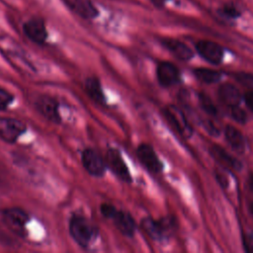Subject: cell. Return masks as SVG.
<instances>
[{"instance_id": "cell-22", "label": "cell", "mask_w": 253, "mask_h": 253, "mask_svg": "<svg viewBox=\"0 0 253 253\" xmlns=\"http://www.w3.org/2000/svg\"><path fill=\"white\" fill-rule=\"evenodd\" d=\"M219 13L228 19H236L241 15L240 10L233 4L222 5L219 9Z\"/></svg>"}, {"instance_id": "cell-20", "label": "cell", "mask_w": 253, "mask_h": 253, "mask_svg": "<svg viewBox=\"0 0 253 253\" xmlns=\"http://www.w3.org/2000/svg\"><path fill=\"white\" fill-rule=\"evenodd\" d=\"M194 74L199 80H201L205 83L216 82L221 77V74L218 71L210 69V68H204V67L194 69Z\"/></svg>"}, {"instance_id": "cell-31", "label": "cell", "mask_w": 253, "mask_h": 253, "mask_svg": "<svg viewBox=\"0 0 253 253\" xmlns=\"http://www.w3.org/2000/svg\"><path fill=\"white\" fill-rule=\"evenodd\" d=\"M249 188L253 192V175H251L249 178Z\"/></svg>"}, {"instance_id": "cell-4", "label": "cell", "mask_w": 253, "mask_h": 253, "mask_svg": "<svg viewBox=\"0 0 253 253\" xmlns=\"http://www.w3.org/2000/svg\"><path fill=\"white\" fill-rule=\"evenodd\" d=\"M82 165L85 170L94 177H101L106 171L105 159L93 148H86L81 156Z\"/></svg>"}, {"instance_id": "cell-5", "label": "cell", "mask_w": 253, "mask_h": 253, "mask_svg": "<svg viewBox=\"0 0 253 253\" xmlns=\"http://www.w3.org/2000/svg\"><path fill=\"white\" fill-rule=\"evenodd\" d=\"M165 117L167 118L168 122L174 126V128L183 136L189 137L191 136L193 129L191 125L188 123L187 118L185 117L184 113L177 108L176 106L169 105L164 110Z\"/></svg>"}, {"instance_id": "cell-26", "label": "cell", "mask_w": 253, "mask_h": 253, "mask_svg": "<svg viewBox=\"0 0 253 253\" xmlns=\"http://www.w3.org/2000/svg\"><path fill=\"white\" fill-rule=\"evenodd\" d=\"M117 209L110 204H102L100 207V211L102 213L103 216H105L106 218H112L113 215L115 214Z\"/></svg>"}, {"instance_id": "cell-32", "label": "cell", "mask_w": 253, "mask_h": 253, "mask_svg": "<svg viewBox=\"0 0 253 253\" xmlns=\"http://www.w3.org/2000/svg\"><path fill=\"white\" fill-rule=\"evenodd\" d=\"M250 211H251V213H252V215H253V203H252L251 206H250Z\"/></svg>"}, {"instance_id": "cell-18", "label": "cell", "mask_w": 253, "mask_h": 253, "mask_svg": "<svg viewBox=\"0 0 253 253\" xmlns=\"http://www.w3.org/2000/svg\"><path fill=\"white\" fill-rule=\"evenodd\" d=\"M225 138L230 144V146L237 150L242 151L245 148V139L239 129L232 126H227L225 127Z\"/></svg>"}, {"instance_id": "cell-25", "label": "cell", "mask_w": 253, "mask_h": 253, "mask_svg": "<svg viewBox=\"0 0 253 253\" xmlns=\"http://www.w3.org/2000/svg\"><path fill=\"white\" fill-rule=\"evenodd\" d=\"M236 79L237 81H239L242 85L253 89V74L251 73H244V72H240L236 75Z\"/></svg>"}, {"instance_id": "cell-23", "label": "cell", "mask_w": 253, "mask_h": 253, "mask_svg": "<svg viewBox=\"0 0 253 253\" xmlns=\"http://www.w3.org/2000/svg\"><path fill=\"white\" fill-rule=\"evenodd\" d=\"M14 100V95L11 94L4 88L0 87V110H5L8 106L12 104Z\"/></svg>"}, {"instance_id": "cell-15", "label": "cell", "mask_w": 253, "mask_h": 253, "mask_svg": "<svg viewBox=\"0 0 253 253\" xmlns=\"http://www.w3.org/2000/svg\"><path fill=\"white\" fill-rule=\"evenodd\" d=\"M143 230L153 239L161 240L165 236V230L167 228L166 222L163 220H155L150 217H145L141 221Z\"/></svg>"}, {"instance_id": "cell-17", "label": "cell", "mask_w": 253, "mask_h": 253, "mask_svg": "<svg viewBox=\"0 0 253 253\" xmlns=\"http://www.w3.org/2000/svg\"><path fill=\"white\" fill-rule=\"evenodd\" d=\"M72 9L81 17L85 19H93L98 15L96 7L87 0H73L69 4Z\"/></svg>"}, {"instance_id": "cell-27", "label": "cell", "mask_w": 253, "mask_h": 253, "mask_svg": "<svg viewBox=\"0 0 253 253\" xmlns=\"http://www.w3.org/2000/svg\"><path fill=\"white\" fill-rule=\"evenodd\" d=\"M215 178L217 180V182L219 183V185L223 188H226L227 185H228V181H227V178L224 174H222L221 172H215Z\"/></svg>"}, {"instance_id": "cell-21", "label": "cell", "mask_w": 253, "mask_h": 253, "mask_svg": "<svg viewBox=\"0 0 253 253\" xmlns=\"http://www.w3.org/2000/svg\"><path fill=\"white\" fill-rule=\"evenodd\" d=\"M199 100L201 103L202 108L205 110V112H207L208 114L211 115V116H215L217 114V109L214 106V104L212 103L211 99L205 93H200L199 95Z\"/></svg>"}, {"instance_id": "cell-28", "label": "cell", "mask_w": 253, "mask_h": 253, "mask_svg": "<svg viewBox=\"0 0 253 253\" xmlns=\"http://www.w3.org/2000/svg\"><path fill=\"white\" fill-rule=\"evenodd\" d=\"M244 100H245V104L246 106L253 111V90L248 91L247 93H245L244 95Z\"/></svg>"}, {"instance_id": "cell-10", "label": "cell", "mask_w": 253, "mask_h": 253, "mask_svg": "<svg viewBox=\"0 0 253 253\" xmlns=\"http://www.w3.org/2000/svg\"><path fill=\"white\" fill-rule=\"evenodd\" d=\"M25 35L34 42L42 44L47 39V30L44 23L39 19L29 20L23 27Z\"/></svg>"}, {"instance_id": "cell-6", "label": "cell", "mask_w": 253, "mask_h": 253, "mask_svg": "<svg viewBox=\"0 0 253 253\" xmlns=\"http://www.w3.org/2000/svg\"><path fill=\"white\" fill-rule=\"evenodd\" d=\"M2 217L5 223L14 231L21 233L29 221L28 213L18 207L7 208L2 211Z\"/></svg>"}, {"instance_id": "cell-11", "label": "cell", "mask_w": 253, "mask_h": 253, "mask_svg": "<svg viewBox=\"0 0 253 253\" xmlns=\"http://www.w3.org/2000/svg\"><path fill=\"white\" fill-rule=\"evenodd\" d=\"M156 75L159 83L164 87H170L179 81L180 73L178 68L170 62H161L157 66Z\"/></svg>"}, {"instance_id": "cell-12", "label": "cell", "mask_w": 253, "mask_h": 253, "mask_svg": "<svg viewBox=\"0 0 253 253\" xmlns=\"http://www.w3.org/2000/svg\"><path fill=\"white\" fill-rule=\"evenodd\" d=\"M111 219L114 221L118 230L125 236L131 237L134 234L136 225L133 217L128 212L117 210Z\"/></svg>"}, {"instance_id": "cell-24", "label": "cell", "mask_w": 253, "mask_h": 253, "mask_svg": "<svg viewBox=\"0 0 253 253\" xmlns=\"http://www.w3.org/2000/svg\"><path fill=\"white\" fill-rule=\"evenodd\" d=\"M231 116L233 118V120L239 124H244L246 123V114L245 112L237 107V106H234V107H231Z\"/></svg>"}, {"instance_id": "cell-8", "label": "cell", "mask_w": 253, "mask_h": 253, "mask_svg": "<svg viewBox=\"0 0 253 253\" xmlns=\"http://www.w3.org/2000/svg\"><path fill=\"white\" fill-rule=\"evenodd\" d=\"M196 48L199 54L211 63L218 64L223 58L222 47L214 42L208 40L199 41L196 43Z\"/></svg>"}, {"instance_id": "cell-19", "label": "cell", "mask_w": 253, "mask_h": 253, "mask_svg": "<svg viewBox=\"0 0 253 253\" xmlns=\"http://www.w3.org/2000/svg\"><path fill=\"white\" fill-rule=\"evenodd\" d=\"M85 90L89 97L100 104L105 102V96L103 93V89L101 87L100 81L95 77H89L85 81Z\"/></svg>"}, {"instance_id": "cell-3", "label": "cell", "mask_w": 253, "mask_h": 253, "mask_svg": "<svg viewBox=\"0 0 253 253\" xmlns=\"http://www.w3.org/2000/svg\"><path fill=\"white\" fill-rule=\"evenodd\" d=\"M26 125L14 118L0 117V138L6 142H15L25 131Z\"/></svg>"}, {"instance_id": "cell-30", "label": "cell", "mask_w": 253, "mask_h": 253, "mask_svg": "<svg viewBox=\"0 0 253 253\" xmlns=\"http://www.w3.org/2000/svg\"><path fill=\"white\" fill-rule=\"evenodd\" d=\"M151 3L156 6V7H163L165 5V3L167 2V0H150Z\"/></svg>"}, {"instance_id": "cell-14", "label": "cell", "mask_w": 253, "mask_h": 253, "mask_svg": "<svg viewBox=\"0 0 253 253\" xmlns=\"http://www.w3.org/2000/svg\"><path fill=\"white\" fill-rule=\"evenodd\" d=\"M210 152L214 157V159L224 167L234 169V170H239L241 168V163L237 159H235L233 156L228 154L219 145L212 144L210 147Z\"/></svg>"}, {"instance_id": "cell-13", "label": "cell", "mask_w": 253, "mask_h": 253, "mask_svg": "<svg viewBox=\"0 0 253 253\" xmlns=\"http://www.w3.org/2000/svg\"><path fill=\"white\" fill-rule=\"evenodd\" d=\"M163 45L171 51L176 57L181 60H189L193 57V51L184 42L175 39H164L162 40Z\"/></svg>"}, {"instance_id": "cell-1", "label": "cell", "mask_w": 253, "mask_h": 253, "mask_svg": "<svg viewBox=\"0 0 253 253\" xmlns=\"http://www.w3.org/2000/svg\"><path fill=\"white\" fill-rule=\"evenodd\" d=\"M68 229L73 240L82 248H87L97 236L96 226L81 214H73L71 216Z\"/></svg>"}, {"instance_id": "cell-9", "label": "cell", "mask_w": 253, "mask_h": 253, "mask_svg": "<svg viewBox=\"0 0 253 253\" xmlns=\"http://www.w3.org/2000/svg\"><path fill=\"white\" fill-rule=\"evenodd\" d=\"M36 108L46 120L54 124H58L60 122L58 103L53 98L46 95L39 97L36 101Z\"/></svg>"}, {"instance_id": "cell-2", "label": "cell", "mask_w": 253, "mask_h": 253, "mask_svg": "<svg viewBox=\"0 0 253 253\" xmlns=\"http://www.w3.org/2000/svg\"><path fill=\"white\" fill-rule=\"evenodd\" d=\"M107 167L122 181L126 183L131 182L129 170L121 154L119 149L111 147L107 150L105 157Z\"/></svg>"}, {"instance_id": "cell-29", "label": "cell", "mask_w": 253, "mask_h": 253, "mask_svg": "<svg viewBox=\"0 0 253 253\" xmlns=\"http://www.w3.org/2000/svg\"><path fill=\"white\" fill-rule=\"evenodd\" d=\"M244 244L247 251L253 252V236H246Z\"/></svg>"}, {"instance_id": "cell-16", "label": "cell", "mask_w": 253, "mask_h": 253, "mask_svg": "<svg viewBox=\"0 0 253 253\" xmlns=\"http://www.w3.org/2000/svg\"><path fill=\"white\" fill-rule=\"evenodd\" d=\"M218 95L220 100L229 107L238 106L240 102V93L238 89L229 83L222 84L219 87Z\"/></svg>"}, {"instance_id": "cell-7", "label": "cell", "mask_w": 253, "mask_h": 253, "mask_svg": "<svg viewBox=\"0 0 253 253\" xmlns=\"http://www.w3.org/2000/svg\"><path fill=\"white\" fill-rule=\"evenodd\" d=\"M136 154L141 164L148 171L152 173H159L162 170L163 165L151 145L147 143L139 144L136 150Z\"/></svg>"}]
</instances>
